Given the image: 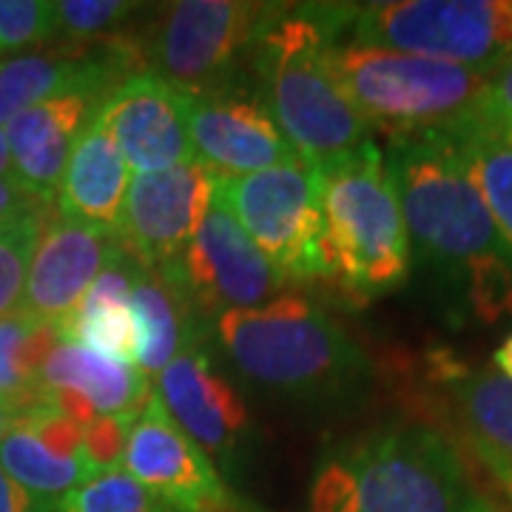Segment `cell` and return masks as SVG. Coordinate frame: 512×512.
Returning a JSON list of instances; mask_svg holds the SVG:
<instances>
[{
    "label": "cell",
    "mask_w": 512,
    "mask_h": 512,
    "mask_svg": "<svg viewBox=\"0 0 512 512\" xmlns=\"http://www.w3.org/2000/svg\"><path fill=\"white\" fill-rule=\"evenodd\" d=\"M311 512H495L436 427L376 430L316 473Z\"/></svg>",
    "instance_id": "1"
},
{
    "label": "cell",
    "mask_w": 512,
    "mask_h": 512,
    "mask_svg": "<svg viewBox=\"0 0 512 512\" xmlns=\"http://www.w3.org/2000/svg\"><path fill=\"white\" fill-rule=\"evenodd\" d=\"M333 46L319 3L285 6L256 40L254 69L262 103L293 151L313 168L370 143L373 131L353 109L328 63Z\"/></svg>",
    "instance_id": "2"
},
{
    "label": "cell",
    "mask_w": 512,
    "mask_h": 512,
    "mask_svg": "<svg viewBox=\"0 0 512 512\" xmlns=\"http://www.w3.org/2000/svg\"><path fill=\"white\" fill-rule=\"evenodd\" d=\"M222 350L248 382L285 396H339L367 376V359L339 322L302 296L214 319Z\"/></svg>",
    "instance_id": "3"
},
{
    "label": "cell",
    "mask_w": 512,
    "mask_h": 512,
    "mask_svg": "<svg viewBox=\"0 0 512 512\" xmlns=\"http://www.w3.org/2000/svg\"><path fill=\"white\" fill-rule=\"evenodd\" d=\"M382 151L410 248L416 245L427 262L450 271H467L493 256L510 259L450 134L387 137Z\"/></svg>",
    "instance_id": "4"
},
{
    "label": "cell",
    "mask_w": 512,
    "mask_h": 512,
    "mask_svg": "<svg viewBox=\"0 0 512 512\" xmlns=\"http://www.w3.org/2000/svg\"><path fill=\"white\" fill-rule=\"evenodd\" d=\"M328 63L353 109L384 137L467 128L495 69L353 43H333Z\"/></svg>",
    "instance_id": "5"
},
{
    "label": "cell",
    "mask_w": 512,
    "mask_h": 512,
    "mask_svg": "<svg viewBox=\"0 0 512 512\" xmlns=\"http://www.w3.org/2000/svg\"><path fill=\"white\" fill-rule=\"evenodd\" d=\"M316 171L333 276L362 299L399 291L410 276V237L382 148L370 140Z\"/></svg>",
    "instance_id": "6"
},
{
    "label": "cell",
    "mask_w": 512,
    "mask_h": 512,
    "mask_svg": "<svg viewBox=\"0 0 512 512\" xmlns=\"http://www.w3.org/2000/svg\"><path fill=\"white\" fill-rule=\"evenodd\" d=\"M333 40L458 66H498L512 57V0H390L322 3Z\"/></svg>",
    "instance_id": "7"
},
{
    "label": "cell",
    "mask_w": 512,
    "mask_h": 512,
    "mask_svg": "<svg viewBox=\"0 0 512 512\" xmlns=\"http://www.w3.org/2000/svg\"><path fill=\"white\" fill-rule=\"evenodd\" d=\"M217 200L237 217L285 282L333 276L322 180L313 165H279L248 177H217Z\"/></svg>",
    "instance_id": "8"
},
{
    "label": "cell",
    "mask_w": 512,
    "mask_h": 512,
    "mask_svg": "<svg viewBox=\"0 0 512 512\" xmlns=\"http://www.w3.org/2000/svg\"><path fill=\"white\" fill-rule=\"evenodd\" d=\"M282 3L180 0L165 6L148 35L143 60L180 92L228 86L239 60L251 55Z\"/></svg>",
    "instance_id": "9"
},
{
    "label": "cell",
    "mask_w": 512,
    "mask_h": 512,
    "mask_svg": "<svg viewBox=\"0 0 512 512\" xmlns=\"http://www.w3.org/2000/svg\"><path fill=\"white\" fill-rule=\"evenodd\" d=\"M123 470L171 512H265L225 484L217 464L148 396L126 444Z\"/></svg>",
    "instance_id": "10"
},
{
    "label": "cell",
    "mask_w": 512,
    "mask_h": 512,
    "mask_svg": "<svg viewBox=\"0 0 512 512\" xmlns=\"http://www.w3.org/2000/svg\"><path fill=\"white\" fill-rule=\"evenodd\" d=\"M163 268L180 282L194 311L211 319L262 308L285 288L282 274L217 197L183 256Z\"/></svg>",
    "instance_id": "11"
},
{
    "label": "cell",
    "mask_w": 512,
    "mask_h": 512,
    "mask_svg": "<svg viewBox=\"0 0 512 512\" xmlns=\"http://www.w3.org/2000/svg\"><path fill=\"white\" fill-rule=\"evenodd\" d=\"M183 114L197 160L217 177H248L305 163L268 106L231 83L208 92H183Z\"/></svg>",
    "instance_id": "12"
},
{
    "label": "cell",
    "mask_w": 512,
    "mask_h": 512,
    "mask_svg": "<svg viewBox=\"0 0 512 512\" xmlns=\"http://www.w3.org/2000/svg\"><path fill=\"white\" fill-rule=\"evenodd\" d=\"M214 197L217 174L200 160L168 171L134 174L117 237L128 254L148 268L171 265L197 237Z\"/></svg>",
    "instance_id": "13"
},
{
    "label": "cell",
    "mask_w": 512,
    "mask_h": 512,
    "mask_svg": "<svg viewBox=\"0 0 512 512\" xmlns=\"http://www.w3.org/2000/svg\"><path fill=\"white\" fill-rule=\"evenodd\" d=\"M120 248L123 242L117 234L49 211L18 311L55 328L66 325Z\"/></svg>",
    "instance_id": "14"
},
{
    "label": "cell",
    "mask_w": 512,
    "mask_h": 512,
    "mask_svg": "<svg viewBox=\"0 0 512 512\" xmlns=\"http://www.w3.org/2000/svg\"><path fill=\"white\" fill-rule=\"evenodd\" d=\"M97 117L137 174L168 171L197 160L185 128L183 92L160 74L148 69L128 74L100 100Z\"/></svg>",
    "instance_id": "15"
},
{
    "label": "cell",
    "mask_w": 512,
    "mask_h": 512,
    "mask_svg": "<svg viewBox=\"0 0 512 512\" xmlns=\"http://www.w3.org/2000/svg\"><path fill=\"white\" fill-rule=\"evenodd\" d=\"M154 396L214 464L234 458L245 444L251 427L245 402L231 382L211 367L208 353L197 342L185 345L154 379Z\"/></svg>",
    "instance_id": "16"
},
{
    "label": "cell",
    "mask_w": 512,
    "mask_h": 512,
    "mask_svg": "<svg viewBox=\"0 0 512 512\" xmlns=\"http://www.w3.org/2000/svg\"><path fill=\"white\" fill-rule=\"evenodd\" d=\"M0 467L49 512L94 478L83 458V427L49 404L12 419L0 439Z\"/></svg>",
    "instance_id": "17"
},
{
    "label": "cell",
    "mask_w": 512,
    "mask_h": 512,
    "mask_svg": "<svg viewBox=\"0 0 512 512\" xmlns=\"http://www.w3.org/2000/svg\"><path fill=\"white\" fill-rule=\"evenodd\" d=\"M106 94H60L20 111L3 128L12 154V174L20 183L55 202L74 146Z\"/></svg>",
    "instance_id": "18"
},
{
    "label": "cell",
    "mask_w": 512,
    "mask_h": 512,
    "mask_svg": "<svg viewBox=\"0 0 512 512\" xmlns=\"http://www.w3.org/2000/svg\"><path fill=\"white\" fill-rule=\"evenodd\" d=\"M134 46H111L94 55H20L0 60V128L20 111L60 94H106L126 80L137 63Z\"/></svg>",
    "instance_id": "19"
},
{
    "label": "cell",
    "mask_w": 512,
    "mask_h": 512,
    "mask_svg": "<svg viewBox=\"0 0 512 512\" xmlns=\"http://www.w3.org/2000/svg\"><path fill=\"white\" fill-rule=\"evenodd\" d=\"M128 185L131 171L126 157L94 111L92 123L80 134L57 188V214L117 234Z\"/></svg>",
    "instance_id": "20"
},
{
    "label": "cell",
    "mask_w": 512,
    "mask_h": 512,
    "mask_svg": "<svg viewBox=\"0 0 512 512\" xmlns=\"http://www.w3.org/2000/svg\"><path fill=\"white\" fill-rule=\"evenodd\" d=\"M140 262L120 248L111 262L97 276L92 291L80 302L66 325H60V336L69 345L100 353L114 362L134 365L137 356V322L131 311V293Z\"/></svg>",
    "instance_id": "21"
},
{
    "label": "cell",
    "mask_w": 512,
    "mask_h": 512,
    "mask_svg": "<svg viewBox=\"0 0 512 512\" xmlns=\"http://www.w3.org/2000/svg\"><path fill=\"white\" fill-rule=\"evenodd\" d=\"M131 311L137 322L134 365L151 382L177 359L185 345L197 342V311L174 276L165 268H148L143 262L134 279Z\"/></svg>",
    "instance_id": "22"
},
{
    "label": "cell",
    "mask_w": 512,
    "mask_h": 512,
    "mask_svg": "<svg viewBox=\"0 0 512 512\" xmlns=\"http://www.w3.org/2000/svg\"><path fill=\"white\" fill-rule=\"evenodd\" d=\"M46 387H63L83 396L97 416L143 410L151 396V382L137 365L114 362L100 353L63 342L43 367Z\"/></svg>",
    "instance_id": "23"
},
{
    "label": "cell",
    "mask_w": 512,
    "mask_h": 512,
    "mask_svg": "<svg viewBox=\"0 0 512 512\" xmlns=\"http://www.w3.org/2000/svg\"><path fill=\"white\" fill-rule=\"evenodd\" d=\"M450 402L478 461L512 464V379L493 370H456Z\"/></svg>",
    "instance_id": "24"
},
{
    "label": "cell",
    "mask_w": 512,
    "mask_h": 512,
    "mask_svg": "<svg viewBox=\"0 0 512 512\" xmlns=\"http://www.w3.org/2000/svg\"><path fill=\"white\" fill-rule=\"evenodd\" d=\"M60 345L63 336L55 325L20 311L0 319V402L15 416L43 404V367Z\"/></svg>",
    "instance_id": "25"
},
{
    "label": "cell",
    "mask_w": 512,
    "mask_h": 512,
    "mask_svg": "<svg viewBox=\"0 0 512 512\" xmlns=\"http://www.w3.org/2000/svg\"><path fill=\"white\" fill-rule=\"evenodd\" d=\"M456 143L467 174L481 191V200L490 208L501 242L512 259V146L487 131H456Z\"/></svg>",
    "instance_id": "26"
},
{
    "label": "cell",
    "mask_w": 512,
    "mask_h": 512,
    "mask_svg": "<svg viewBox=\"0 0 512 512\" xmlns=\"http://www.w3.org/2000/svg\"><path fill=\"white\" fill-rule=\"evenodd\" d=\"M55 512H171L146 493L126 470H114L86 481L66 495Z\"/></svg>",
    "instance_id": "27"
},
{
    "label": "cell",
    "mask_w": 512,
    "mask_h": 512,
    "mask_svg": "<svg viewBox=\"0 0 512 512\" xmlns=\"http://www.w3.org/2000/svg\"><path fill=\"white\" fill-rule=\"evenodd\" d=\"M46 214L0 225V319L9 313H18Z\"/></svg>",
    "instance_id": "28"
},
{
    "label": "cell",
    "mask_w": 512,
    "mask_h": 512,
    "mask_svg": "<svg viewBox=\"0 0 512 512\" xmlns=\"http://www.w3.org/2000/svg\"><path fill=\"white\" fill-rule=\"evenodd\" d=\"M134 9H140V3H126V0H57L55 37L83 43V40L109 35Z\"/></svg>",
    "instance_id": "29"
},
{
    "label": "cell",
    "mask_w": 512,
    "mask_h": 512,
    "mask_svg": "<svg viewBox=\"0 0 512 512\" xmlns=\"http://www.w3.org/2000/svg\"><path fill=\"white\" fill-rule=\"evenodd\" d=\"M55 40V0H0V55Z\"/></svg>",
    "instance_id": "30"
},
{
    "label": "cell",
    "mask_w": 512,
    "mask_h": 512,
    "mask_svg": "<svg viewBox=\"0 0 512 512\" xmlns=\"http://www.w3.org/2000/svg\"><path fill=\"white\" fill-rule=\"evenodd\" d=\"M470 305L484 322H498L512 316V262L507 256H493L470 265L467 271Z\"/></svg>",
    "instance_id": "31"
},
{
    "label": "cell",
    "mask_w": 512,
    "mask_h": 512,
    "mask_svg": "<svg viewBox=\"0 0 512 512\" xmlns=\"http://www.w3.org/2000/svg\"><path fill=\"white\" fill-rule=\"evenodd\" d=\"M143 410H128V413H111L97 416L92 424L83 427V458L92 470V476L123 470L126 444L131 436V427Z\"/></svg>",
    "instance_id": "32"
},
{
    "label": "cell",
    "mask_w": 512,
    "mask_h": 512,
    "mask_svg": "<svg viewBox=\"0 0 512 512\" xmlns=\"http://www.w3.org/2000/svg\"><path fill=\"white\" fill-rule=\"evenodd\" d=\"M512 123V57L498 63L493 72H490V80L484 86V94L478 100L476 117L467 128L473 131H487V134H501L504 128ZM461 128V131H467Z\"/></svg>",
    "instance_id": "33"
},
{
    "label": "cell",
    "mask_w": 512,
    "mask_h": 512,
    "mask_svg": "<svg viewBox=\"0 0 512 512\" xmlns=\"http://www.w3.org/2000/svg\"><path fill=\"white\" fill-rule=\"evenodd\" d=\"M55 202L40 197L29 185H23L18 177H0V225L6 222L26 220L52 211Z\"/></svg>",
    "instance_id": "34"
},
{
    "label": "cell",
    "mask_w": 512,
    "mask_h": 512,
    "mask_svg": "<svg viewBox=\"0 0 512 512\" xmlns=\"http://www.w3.org/2000/svg\"><path fill=\"white\" fill-rule=\"evenodd\" d=\"M0 512H49L35 495H29L18 481L0 467Z\"/></svg>",
    "instance_id": "35"
},
{
    "label": "cell",
    "mask_w": 512,
    "mask_h": 512,
    "mask_svg": "<svg viewBox=\"0 0 512 512\" xmlns=\"http://www.w3.org/2000/svg\"><path fill=\"white\" fill-rule=\"evenodd\" d=\"M484 467L490 470V476L498 481V487L512 501V464H507V461H484Z\"/></svg>",
    "instance_id": "36"
},
{
    "label": "cell",
    "mask_w": 512,
    "mask_h": 512,
    "mask_svg": "<svg viewBox=\"0 0 512 512\" xmlns=\"http://www.w3.org/2000/svg\"><path fill=\"white\" fill-rule=\"evenodd\" d=\"M493 365L507 376V379H512V333L495 348L493 353Z\"/></svg>",
    "instance_id": "37"
},
{
    "label": "cell",
    "mask_w": 512,
    "mask_h": 512,
    "mask_svg": "<svg viewBox=\"0 0 512 512\" xmlns=\"http://www.w3.org/2000/svg\"><path fill=\"white\" fill-rule=\"evenodd\" d=\"M0 177H15L12 174V154H9V143H6L3 128H0Z\"/></svg>",
    "instance_id": "38"
},
{
    "label": "cell",
    "mask_w": 512,
    "mask_h": 512,
    "mask_svg": "<svg viewBox=\"0 0 512 512\" xmlns=\"http://www.w3.org/2000/svg\"><path fill=\"white\" fill-rule=\"evenodd\" d=\"M12 419H15V413L6 407V404L0 402V439L6 436V430H9V424H12Z\"/></svg>",
    "instance_id": "39"
}]
</instances>
